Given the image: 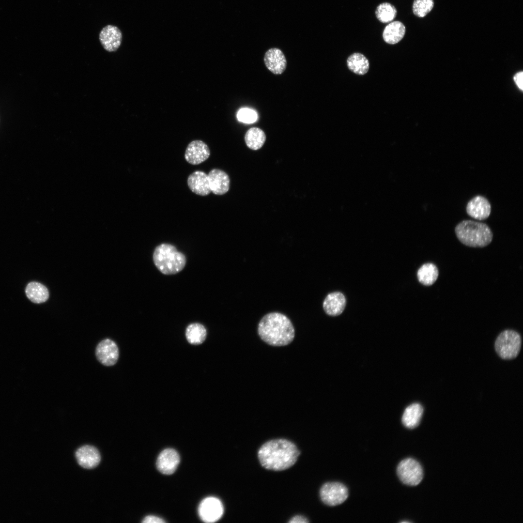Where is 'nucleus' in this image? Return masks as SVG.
<instances>
[{"label":"nucleus","mask_w":523,"mask_h":523,"mask_svg":"<svg viewBox=\"0 0 523 523\" xmlns=\"http://www.w3.org/2000/svg\"><path fill=\"white\" fill-rule=\"evenodd\" d=\"M187 185L190 189L198 195L205 196L211 192L208 175L202 171H195L190 174Z\"/></svg>","instance_id":"dca6fc26"},{"label":"nucleus","mask_w":523,"mask_h":523,"mask_svg":"<svg viewBox=\"0 0 523 523\" xmlns=\"http://www.w3.org/2000/svg\"><path fill=\"white\" fill-rule=\"evenodd\" d=\"M346 298L343 293L335 292L328 294L323 302V308L325 313L332 316L340 314L346 306Z\"/></svg>","instance_id":"a211bd4d"},{"label":"nucleus","mask_w":523,"mask_h":523,"mask_svg":"<svg viewBox=\"0 0 523 523\" xmlns=\"http://www.w3.org/2000/svg\"><path fill=\"white\" fill-rule=\"evenodd\" d=\"M142 522L144 523H165V521L159 517L149 515L145 517Z\"/></svg>","instance_id":"c85d7f7f"},{"label":"nucleus","mask_w":523,"mask_h":523,"mask_svg":"<svg viewBox=\"0 0 523 523\" xmlns=\"http://www.w3.org/2000/svg\"><path fill=\"white\" fill-rule=\"evenodd\" d=\"M180 461L179 455L175 449L167 448L163 450L158 456L156 467L161 473L170 475L177 469Z\"/></svg>","instance_id":"ddd939ff"},{"label":"nucleus","mask_w":523,"mask_h":523,"mask_svg":"<svg viewBox=\"0 0 523 523\" xmlns=\"http://www.w3.org/2000/svg\"><path fill=\"white\" fill-rule=\"evenodd\" d=\"M423 408L418 403H414L408 406L404 410L402 417L403 425L409 429H414L419 424Z\"/></svg>","instance_id":"aec40b11"},{"label":"nucleus","mask_w":523,"mask_h":523,"mask_svg":"<svg viewBox=\"0 0 523 523\" xmlns=\"http://www.w3.org/2000/svg\"><path fill=\"white\" fill-rule=\"evenodd\" d=\"M522 344L520 335L513 330L502 331L497 337L494 347L497 354L503 359H512L519 354Z\"/></svg>","instance_id":"39448f33"},{"label":"nucleus","mask_w":523,"mask_h":523,"mask_svg":"<svg viewBox=\"0 0 523 523\" xmlns=\"http://www.w3.org/2000/svg\"><path fill=\"white\" fill-rule=\"evenodd\" d=\"M322 501L329 506H335L343 503L348 498L347 488L338 482H330L324 484L320 491Z\"/></svg>","instance_id":"0eeeda50"},{"label":"nucleus","mask_w":523,"mask_h":523,"mask_svg":"<svg viewBox=\"0 0 523 523\" xmlns=\"http://www.w3.org/2000/svg\"><path fill=\"white\" fill-rule=\"evenodd\" d=\"M211 192L215 195L226 193L230 187V179L223 170L214 169L208 174Z\"/></svg>","instance_id":"f3484780"},{"label":"nucleus","mask_w":523,"mask_h":523,"mask_svg":"<svg viewBox=\"0 0 523 523\" xmlns=\"http://www.w3.org/2000/svg\"><path fill=\"white\" fill-rule=\"evenodd\" d=\"M264 62L267 68L275 75H280L286 70L287 61L283 52L278 48H271L265 53Z\"/></svg>","instance_id":"4468645a"},{"label":"nucleus","mask_w":523,"mask_h":523,"mask_svg":"<svg viewBox=\"0 0 523 523\" xmlns=\"http://www.w3.org/2000/svg\"><path fill=\"white\" fill-rule=\"evenodd\" d=\"M439 271L437 266L432 263L423 264L418 270L417 277L419 282L426 286L432 285L438 278Z\"/></svg>","instance_id":"4be33fe9"},{"label":"nucleus","mask_w":523,"mask_h":523,"mask_svg":"<svg viewBox=\"0 0 523 523\" xmlns=\"http://www.w3.org/2000/svg\"><path fill=\"white\" fill-rule=\"evenodd\" d=\"M466 211L471 217L483 220L489 216L491 212V205L485 197L477 195L471 199L467 203Z\"/></svg>","instance_id":"9b49d317"},{"label":"nucleus","mask_w":523,"mask_h":523,"mask_svg":"<svg viewBox=\"0 0 523 523\" xmlns=\"http://www.w3.org/2000/svg\"><path fill=\"white\" fill-rule=\"evenodd\" d=\"M25 293L31 302L37 304L46 302L49 297V292L46 287L37 282H30L26 287Z\"/></svg>","instance_id":"412c9836"},{"label":"nucleus","mask_w":523,"mask_h":523,"mask_svg":"<svg viewBox=\"0 0 523 523\" xmlns=\"http://www.w3.org/2000/svg\"><path fill=\"white\" fill-rule=\"evenodd\" d=\"M397 11L395 7L388 2L380 4L375 10V15L377 19L383 23H388L392 22L396 17Z\"/></svg>","instance_id":"a878e982"},{"label":"nucleus","mask_w":523,"mask_h":523,"mask_svg":"<svg viewBox=\"0 0 523 523\" xmlns=\"http://www.w3.org/2000/svg\"><path fill=\"white\" fill-rule=\"evenodd\" d=\"M348 68L354 73L363 75L369 69V62L362 54L354 53L351 55L347 60Z\"/></svg>","instance_id":"5701e85b"},{"label":"nucleus","mask_w":523,"mask_h":523,"mask_svg":"<svg viewBox=\"0 0 523 523\" xmlns=\"http://www.w3.org/2000/svg\"><path fill=\"white\" fill-rule=\"evenodd\" d=\"M223 511L221 502L214 497L204 499L200 503L198 509L200 519L205 523L216 522L222 516Z\"/></svg>","instance_id":"6e6552de"},{"label":"nucleus","mask_w":523,"mask_h":523,"mask_svg":"<svg viewBox=\"0 0 523 523\" xmlns=\"http://www.w3.org/2000/svg\"><path fill=\"white\" fill-rule=\"evenodd\" d=\"M457 238L462 244L472 247H483L492 241L493 234L486 224L471 220H464L455 228Z\"/></svg>","instance_id":"7ed1b4c3"},{"label":"nucleus","mask_w":523,"mask_h":523,"mask_svg":"<svg viewBox=\"0 0 523 523\" xmlns=\"http://www.w3.org/2000/svg\"><path fill=\"white\" fill-rule=\"evenodd\" d=\"M258 332L261 338L274 346L288 345L293 339L295 331L290 320L279 312H271L260 320Z\"/></svg>","instance_id":"f03ea898"},{"label":"nucleus","mask_w":523,"mask_h":523,"mask_svg":"<svg viewBox=\"0 0 523 523\" xmlns=\"http://www.w3.org/2000/svg\"><path fill=\"white\" fill-rule=\"evenodd\" d=\"M433 6V0H414L412 10L415 15L423 17L431 11Z\"/></svg>","instance_id":"bb28decb"},{"label":"nucleus","mask_w":523,"mask_h":523,"mask_svg":"<svg viewBox=\"0 0 523 523\" xmlns=\"http://www.w3.org/2000/svg\"><path fill=\"white\" fill-rule=\"evenodd\" d=\"M153 258L156 267L165 275L179 273L184 269L186 262L185 255L169 244L163 243L157 246Z\"/></svg>","instance_id":"20e7f679"},{"label":"nucleus","mask_w":523,"mask_h":523,"mask_svg":"<svg viewBox=\"0 0 523 523\" xmlns=\"http://www.w3.org/2000/svg\"><path fill=\"white\" fill-rule=\"evenodd\" d=\"M237 117L239 121L246 123H252L256 121L257 116L254 110L245 108L239 110Z\"/></svg>","instance_id":"cd10ccee"},{"label":"nucleus","mask_w":523,"mask_h":523,"mask_svg":"<svg viewBox=\"0 0 523 523\" xmlns=\"http://www.w3.org/2000/svg\"><path fill=\"white\" fill-rule=\"evenodd\" d=\"M207 334L205 327L199 323L189 324L185 331L187 341L191 344L199 345L202 343L206 338Z\"/></svg>","instance_id":"393cba45"},{"label":"nucleus","mask_w":523,"mask_h":523,"mask_svg":"<svg viewBox=\"0 0 523 523\" xmlns=\"http://www.w3.org/2000/svg\"><path fill=\"white\" fill-rule=\"evenodd\" d=\"M266 140V135L262 130L258 127L249 129L245 136V140L247 146L253 150L261 148Z\"/></svg>","instance_id":"b1692460"},{"label":"nucleus","mask_w":523,"mask_h":523,"mask_svg":"<svg viewBox=\"0 0 523 523\" xmlns=\"http://www.w3.org/2000/svg\"><path fill=\"white\" fill-rule=\"evenodd\" d=\"M99 39L103 48L108 52H115L121 45L122 31L116 26L108 25L101 30Z\"/></svg>","instance_id":"9d476101"},{"label":"nucleus","mask_w":523,"mask_h":523,"mask_svg":"<svg viewBox=\"0 0 523 523\" xmlns=\"http://www.w3.org/2000/svg\"><path fill=\"white\" fill-rule=\"evenodd\" d=\"M405 31V27L401 22L392 21L384 29L383 38L386 43L394 45L399 43L403 38Z\"/></svg>","instance_id":"6ab92c4d"},{"label":"nucleus","mask_w":523,"mask_h":523,"mask_svg":"<svg viewBox=\"0 0 523 523\" xmlns=\"http://www.w3.org/2000/svg\"><path fill=\"white\" fill-rule=\"evenodd\" d=\"M523 72H520L517 73L514 76V80L516 85L519 89L521 90L523 89Z\"/></svg>","instance_id":"c756f323"},{"label":"nucleus","mask_w":523,"mask_h":523,"mask_svg":"<svg viewBox=\"0 0 523 523\" xmlns=\"http://www.w3.org/2000/svg\"><path fill=\"white\" fill-rule=\"evenodd\" d=\"M210 154L209 148L205 142L200 140H195L187 146L185 157L189 164L195 165L204 162Z\"/></svg>","instance_id":"f8f14e48"},{"label":"nucleus","mask_w":523,"mask_h":523,"mask_svg":"<svg viewBox=\"0 0 523 523\" xmlns=\"http://www.w3.org/2000/svg\"><path fill=\"white\" fill-rule=\"evenodd\" d=\"M299 454L295 445L285 439L268 441L258 452L262 466L273 471H282L291 467L296 462Z\"/></svg>","instance_id":"f257e3e1"},{"label":"nucleus","mask_w":523,"mask_h":523,"mask_svg":"<svg viewBox=\"0 0 523 523\" xmlns=\"http://www.w3.org/2000/svg\"><path fill=\"white\" fill-rule=\"evenodd\" d=\"M308 522L309 521L308 519L302 515L295 516L289 521L290 523H306Z\"/></svg>","instance_id":"7c9ffc66"},{"label":"nucleus","mask_w":523,"mask_h":523,"mask_svg":"<svg viewBox=\"0 0 523 523\" xmlns=\"http://www.w3.org/2000/svg\"><path fill=\"white\" fill-rule=\"evenodd\" d=\"M76 457L78 464L86 469H92L97 466L101 460L100 453L95 447L83 446L76 452Z\"/></svg>","instance_id":"2eb2a0df"},{"label":"nucleus","mask_w":523,"mask_h":523,"mask_svg":"<svg viewBox=\"0 0 523 523\" xmlns=\"http://www.w3.org/2000/svg\"><path fill=\"white\" fill-rule=\"evenodd\" d=\"M98 361L105 366H112L117 362L119 351L117 345L112 340L106 338L101 341L95 349Z\"/></svg>","instance_id":"1a4fd4ad"},{"label":"nucleus","mask_w":523,"mask_h":523,"mask_svg":"<svg viewBox=\"0 0 523 523\" xmlns=\"http://www.w3.org/2000/svg\"><path fill=\"white\" fill-rule=\"evenodd\" d=\"M397 473L403 483L412 486L419 484L423 476L420 464L413 458L402 460L398 465Z\"/></svg>","instance_id":"423d86ee"}]
</instances>
